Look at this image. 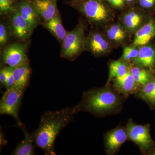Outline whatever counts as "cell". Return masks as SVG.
Listing matches in <instances>:
<instances>
[{
  "label": "cell",
  "mask_w": 155,
  "mask_h": 155,
  "mask_svg": "<svg viewBox=\"0 0 155 155\" xmlns=\"http://www.w3.org/2000/svg\"><path fill=\"white\" fill-rule=\"evenodd\" d=\"M77 113L76 107L45 113L41 118L38 128L32 134L35 144L41 149L45 155H56V138Z\"/></svg>",
  "instance_id": "obj_1"
},
{
  "label": "cell",
  "mask_w": 155,
  "mask_h": 155,
  "mask_svg": "<svg viewBox=\"0 0 155 155\" xmlns=\"http://www.w3.org/2000/svg\"><path fill=\"white\" fill-rule=\"evenodd\" d=\"M120 102L116 93L104 87L84 92L81 102L76 107L78 112L82 110L100 115L114 110L119 107Z\"/></svg>",
  "instance_id": "obj_2"
},
{
  "label": "cell",
  "mask_w": 155,
  "mask_h": 155,
  "mask_svg": "<svg viewBox=\"0 0 155 155\" xmlns=\"http://www.w3.org/2000/svg\"><path fill=\"white\" fill-rule=\"evenodd\" d=\"M24 90L13 85L9 89L6 90L0 101L1 115L13 117L20 128L24 126L19 119V111Z\"/></svg>",
  "instance_id": "obj_3"
},
{
  "label": "cell",
  "mask_w": 155,
  "mask_h": 155,
  "mask_svg": "<svg viewBox=\"0 0 155 155\" xmlns=\"http://www.w3.org/2000/svg\"><path fill=\"white\" fill-rule=\"evenodd\" d=\"M81 9L89 20L99 24L106 23L112 17V8L102 0H84Z\"/></svg>",
  "instance_id": "obj_4"
},
{
  "label": "cell",
  "mask_w": 155,
  "mask_h": 155,
  "mask_svg": "<svg viewBox=\"0 0 155 155\" xmlns=\"http://www.w3.org/2000/svg\"><path fill=\"white\" fill-rule=\"evenodd\" d=\"M85 45L84 27L78 24L73 30L67 32L63 41L62 55L64 58L72 59L83 50Z\"/></svg>",
  "instance_id": "obj_5"
},
{
  "label": "cell",
  "mask_w": 155,
  "mask_h": 155,
  "mask_svg": "<svg viewBox=\"0 0 155 155\" xmlns=\"http://www.w3.org/2000/svg\"><path fill=\"white\" fill-rule=\"evenodd\" d=\"M126 130L127 139L137 145L143 152L149 151L154 147L155 143L150 133L149 125H137L129 121Z\"/></svg>",
  "instance_id": "obj_6"
},
{
  "label": "cell",
  "mask_w": 155,
  "mask_h": 155,
  "mask_svg": "<svg viewBox=\"0 0 155 155\" xmlns=\"http://www.w3.org/2000/svg\"><path fill=\"white\" fill-rule=\"evenodd\" d=\"M145 10L139 7H130L124 13L122 22L125 29L130 33L136 32L148 22Z\"/></svg>",
  "instance_id": "obj_7"
},
{
  "label": "cell",
  "mask_w": 155,
  "mask_h": 155,
  "mask_svg": "<svg viewBox=\"0 0 155 155\" xmlns=\"http://www.w3.org/2000/svg\"><path fill=\"white\" fill-rule=\"evenodd\" d=\"M2 56L3 63L10 67L15 68L28 62L25 46L20 44L9 45Z\"/></svg>",
  "instance_id": "obj_8"
},
{
  "label": "cell",
  "mask_w": 155,
  "mask_h": 155,
  "mask_svg": "<svg viewBox=\"0 0 155 155\" xmlns=\"http://www.w3.org/2000/svg\"><path fill=\"white\" fill-rule=\"evenodd\" d=\"M126 130L118 127L108 131L104 136L106 151L109 154H114L127 140Z\"/></svg>",
  "instance_id": "obj_9"
},
{
  "label": "cell",
  "mask_w": 155,
  "mask_h": 155,
  "mask_svg": "<svg viewBox=\"0 0 155 155\" xmlns=\"http://www.w3.org/2000/svg\"><path fill=\"white\" fill-rule=\"evenodd\" d=\"M87 47L93 54L101 55L109 52L111 45L107 39L99 33H92L86 41Z\"/></svg>",
  "instance_id": "obj_10"
},
{
  "label": "cell",
  "mask_w": 155,
  "mask_h": 155,
  "mask_svg": "<svg viewBox=\"0 0 155 155\" xmlns=\"http://www.w3.org/2000/svg\"><path fill=\"white\" fill-rule=\"evenodd\" d=\"M133 62L136 66L147 68L154 72L155 68V49L148 44L141 46L138 56Z\"/></svg>",
  "instance_id": "obj_11"
},
{
  "label": "cell",
  "mask_w": 155,
  "mask_h": 155,
  "mask_svg": "<svg viewBox=\"0 0 155 155\" xmlns=\"http://www.w3.org/2000/svg\"><path fill=\"white\" fill-rule=\"evenodd\" d=\"M114 83L115 89L125 95L136 92L140 87L130 71L124 76L114 78Z\"/></svg>",
  "instance_id": "obj_12"
},
{
  "label": "cell",
  "mask_w": 155,
  "mask_h": 155,
  "mask_svg": "<svg viewBox=\"0 0 155 155\" xmlns=\"http://www.w3.org/2000/svg\"><path fill=\"white\" fill-rule=\"evenodd\" d=\"M12 22L14 34L18 38L26 39L30 36L32 29L28 22L22 17L19 10H16L13 13Z\"/></svg>",
  "instance_id": "obj_13"
},
{
  "label": "cell",
  "mask_w": 155,
  "mask_h": 155,
  "mask_svg": "<svg viewBox=\"0 0 155 155\" xmlns=\"http://www.w3.org/2000/svg\"><path fill=\"white\" fill-rule=\"evenodd\" d=\"M155 37V21L150 19L135 32L134 45L142 46L147 45Z\"/></svg>",
  "instance_id": "obj_14"
},
{
  "label": "cell",
  "mask_w": 155,
  "mask_h": 155,
  "mask_svg": "<svg viewBox=\"0 0 155 155\" xmlns=\"http://www.w3.org/2000/svg\"><path fill=\"white\" fill-rule=\"evenodd\" d=\"M32 4L45 22L58 15L56 0H34Z\"/></svg>",
  "instance_id": "obj_15"
},
{
  "label": "cell",
  "mask_w": 155,
  "mask_h": 155,
  "mask_svg": "<svg viewBox=\"0 0 155 155\" xmlns=\"http://www.w3.org/2000/svg\"><path fill=\"white\" fill-rule=\"evenodd\" d=\"M30 74V67L28 62L14 68V85L25 90L28 85Z\"/></svg>",
  "instance_id": "obj_16"
},
{
  "label": "cell",
  "mask_w": 155,
  "mask_h": 155,
  "mask_svg": "<svg viewBox=\"0 0 155 155\" xmlns=\"http://www.w3.org/2000/svg\"><path fill=\"white\" fill-rule=\"evenodd\" d=\"M24 134V140L19 143L16 149L12 152L13 155H33L35 153L34 146L32 134H31L24 128V126L21 127Z\"/></svg>",
  "instance_id": "obj_17"
},
{
  "label": "cell",
  "mask_w": 155,
  "mask_h": 155,
  "mask_svg": "<svg viewBox=\"0 0 155 155\" xmlns=\"http://www.w3.org/2000/svg\"><path fill=\"white\" fill-rule=\"evenodd\" d=\"M18 10L33 30L37 23L38 14L33 4L27 2H22L19 4Z\"/></svg>",
  "instance_id": "obj_18"
},
{
  "label": "cell",
  "mask_w": 155,
  "mask_h": 155,
  "mask_svg": "<svg viewBox=\"0 0 155 155\" xmlns=\"http://www.w3.org/2000/svg\"><path fill=\"white\" fill-rule=\"evenodd\" d=\"M127 61L118 60L111 62L109 67V75L107 84L113 78L122 77L130 71L131 67L127 64Z\"/></svg>",
  "instance_id": "obj_19"
},
{
  "label": "cell",
  "mask_w": 155,
  "mask_h": 155,
  "mask_svg": "<svg viewBox=\"0 0 155 155\" xmlns=\"http://www.w3.org/2000/svg\"><path fill=\"white\" fill-rule=\"evenodd\" d=\"M130 72L135 81L142 86L152 80L154 77V72L152 70L137 66L131 67Z\"/></svg>",
  "instance_id": "obj_20"
},
{
  "label": "cell",
  "mask_w": 155,
  "mask_h": 155,
  "mask_svg": "<svg viewBox=\"0 0 155 155\" xmlns=\"http://www.w3.org/2000/svg\"><path fill=\"white\" fill-rule=\"evenodd\" d=\"M45 25L57 38L63 41L67 35V32L63 26L58 15L51 20L45 22Z\"/></svg>",
  "instance_id": "obj_21"
},
{
  "label": "cell",
  "mask_w": 155,
  "mask_h": 155,
  "mask_svg": "<svg viewBox=\"0 0 155 155\" xmlns=\"http://www.w3.org/2000/svg\"><path fill=\"white\" fill-rule=\"evenodd\" d=\"M108 39L115 43H121L125 40L127 34L125 29L119 24L111 25L107 31Z\"/></svg>",
  "instance_id": "obj_22"
},
{
  "label": "cell",
  "mask_w": 155,
  "mask_h": 155,
  "mask_svg": "<svg viewBox=\"0 0 155 155\" xmlns=\"http://www.w3.org/2000/svg\"><path fill=\"white\" fill-rule=\"evenodd\" d=\"M155 87V79L154 77L152 80L142 86L139 94L140 97L145 101L149 103L153 93Z\"/></svg>",
  "instance_id": "obj_23"
},
{
  "label": "cell",
  "mask_w": 155,
  "mask_h": 155,
  "mask_svg": "<svg viewBox=\"0 0 155 155\" xmlns=\"http://www.w3.org/2000/svg\"><path fill=\"white\" fill-rule=\"evenodd\" d=\"M137 46L126 47L124 48L123 51V54L122 60L125 61H133L138 56L140 48H137Z\"/></svg>",
  "instance_id": "obj_24"
},
{
  "label": "cell",
  "mask_w": 155,
  "mask_h": 155,
  "mask_svg": "<svg viewBox=\"0 0 155 155\" xmlns=\"http://www.w3.org/2000/svg\"><path fill=\"white\" fill-rule=\"evenodd\" d=\"M136 4L145 11H155V0H137Z\"/></svg>",
  "instance_id": "obj_25"
},
{
  "label": "cell",
  "mask_w": 155,
  "mask_h": 155,
  "mask_svg": "<svg viewBox=\"0 0 155 155\" xmlns=\"http://www.w3.org/2000/svg\"><path fill=\"white\" fill-rule=\"evenodd\" d=\"M105 2L111 8H114L122 10L125 8L127 5L125 0H102Z\"/></svg>",
  "instance_id": "obj_26"
},
{
  "label": "cell",
  "mask_w": 155,
  "mask_h": 155,
  "mask_svg": "<svg viewBox=\"0 0 155 155\" xmlns=\"http://www.w3.org/2000/svg\"><path fill=\"white\" fill-rule=\"evenodd\" d=\"M14 67H7V72H8V77L5 84L6 90L9 89L14 85V79L13 70Z\"/></svg>",
  "instance_id": "obj_27"
},
{
  "label": "cell",
  "mask_w": 155,
  "mask_h": 155,
  "mask_svg": "<svg viewBox=\"0 0 155 155\" xmlns=\"http://www.w3.org/2000/svg\"><path fill=\"white\" fill-rule=\"evenodd\" d=\"M13 0H0V11L1 14L8 13L11 10Z\"/></svg>",
  "instance_id": "obj_28"
},
{
  "label": "cell",
  "mask_w": 155,
  "mask_h": 155,
  "mask_svg": "<svg viewBox=\"0 0 155 155\" xmlns=\"http://www.w3.org/2000/svg\"><path fill=\"white\" fill-rule=\"evenodd\" d=\"M8 34L7 30L5 25L2 23L0 25V45L3 46L8 41Z\"/></svg>",
  "instance_id": "obj_29"
},
{
  "label": "cell",
  "mask_w": 155,
  "mask_h": 155,
  "mask_svg": "<svg viewBox=\"0 0 155 155\" xmlns=\"http://www.w3.org/2000/svg\"><path fill=\"white\" fill-rule=\"evenodd\" d=\"M8 77V72H7V67L2 68L0 70V81L3 85L5 86Z\"/></svg>",
  "instance_id": "obj_30"
},
{
  "label": "cell",
  "mask_w": 155,
  "mask_h": 155,
  "mask_svg": "<svg viewBox=\"0 0 155 155\" xmlns=\"http://www.w3.org/2000/svg\"><path fill=\"white\" fill-rule=\"evenodd\" d=\"M154 78L155 79V76H154ZM149 103L152 105L155 106V87L152 96L151 97Z\"/></svg>",
  "instance_id": "obj_31"
},
{
  "label": "cell",
  "mask_w": 155,
  "mask_h": 155,
  "mask_svg": "<svg viewBox=\"0 0 155 155\" xmlns=\"http://www.w3.org/2000/svg\"><path fill=\"white\" fill-rule=\"evenodd\" d=\"M127 5H129L130 7H133L134 5L136 4L137 0H125Z\"/></svg>",
  "instance_id": "obj_32"
},
{
  "label": "cell",
  "mask_w": 155,
  "mask_h": 155,
  "mask_svg": "<svg viewBox=\"0 0 155 155\" xmlns=\"http://www.w3.org/2000/svg\"><path fill=\"white\" fill-rule=\"evenodd\" d=\"M148 154L155 155V147H154L151 149L149 151Z\"/></svg>",
  "instance_id": "obj_33"
},
{
  "label": "cell",
  "mask_w": 155,
  "mask_h": 155,
  "mask_svg": "<svg viewBox=\"0 0 155 155\" xmlns=\"http://www.w3.org/2000/svg\"><path fill=\"white\" fill-rule=\"evenodd\" d=\"M13 1H14V0H13Z\"/></svg>",
  "instance_id": "obj_34"
}]
</instances>
